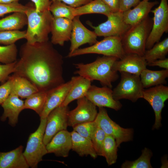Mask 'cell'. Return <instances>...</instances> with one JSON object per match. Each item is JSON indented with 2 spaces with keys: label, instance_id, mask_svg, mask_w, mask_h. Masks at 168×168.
Here are the masks:
<instances>
[{
  "label": "cell",
  "instance_id": "36",
  "mask_svg": "<svg viewBox=\"0 0 168 168\" xmlns=\"http://www.w3.org/2000/svg\"><path fill=\"white\" fill-rule=\"evenodd\" d=\"M97 127L94 121L78 124L74 126L73 128V130L81 136L91 140Z\"/></svg>",
  "mask_w": 168,
  "mask_h": 168
},
{
  "label": "cell",
  "instance_id": "23",
  "mask_svg": "<svg viewBox=\"0 0 168 168\" xmlns=\"http://www.w3.org/2000/svg\"><path fill=\"white\" fill-rule=\"evenodd\" d=\"M73 83L64 101L60 105L68 106L74 100L84 97L91 85V81L82 76L73 77Z\"/></svg>",
  "mask_w": 168,
  "mask_h": 168
},
{
  "label": "cell",
  "instance_id": "43",
  "mask_svg": "<svg viewBox=\"0 0 168 168\" xmlns=\"http://www.w3.org/2000/svg\"><path fill=\"white\" fill-rule=\"evenodd\" d=\"M61 1L73 8H76L85 5L92 0H52Z\"/></svg>",
  "mask_w": 168,
  "mask_h": 168
},
{
  "label": "cell",
  "instance_id": "29",
  "mask_svg": "<svg viewBox=\"0 0 168 168\" xmlns=\"http://www.w3.org/2000/svg\"><path fill=\"white\" fill-rule=\"evenodd\" d=\"M168 53V38L155 43L150 49L146 50L143 56L147 63L166 58Z\"/></svg>",
  "mask_w": 168,
  "mask_h": 168
},
{
  "label": "cell",
  "instance_id": "44",
  "mask_svg": "<svg viewBox=\"0 0 168 168\" xmlns=\"http://www.w3.org/2000/svg\"><path fill=\"white\" fill-rule=\"evenodd\" d=\"M112 12L119 11V0H101Z\"/></svg>",
  "mask_w": 168,
  "mask_h": 168
},
{
  "label": "cell",
  "instance_id": "11",
  "mask_svg": "<svg viewBox=\"0 0 168 168\" xmlns=\"http://www.w3.org/2000/svg\"><path fill=\"white\" fill-rule=\"evenodd\" d=\"M142 98L149 103L154 112L155 121L152 129H158L161 125L162 110L168 99V87L161 85L144 89Z\"/></svg>",
  "mask_w": 168,
  "mask_h": 168
},
{
  "label": "cell",
  "instance_id": "31",
  "mask_svg": "<svg viewBox=\"0 0 168 168\" xmlns=\"http://www.w3.org/2000/svg\"><path fill=\"white\" fill-rule=\"evenodd\" d=\"M117 151L118 147L114 138L106 135L103 146L102 154L109 166L114 164L116 162Z\"/></svg>",
  "mask_w": 168,
  "mask_h": 168
},
{
  "label": "cell",
  "instance_id": "21",
  "mask_svg": "<svg viewBox=\"0 0 168 168\" xmlns=\"http://www.w3.org/2000/svg\"><path fill=\"white\" fill-rule=\"evenodd\" d=\"M158 3L156 1H140L133 8L123 12L124 21L131 26L139 23L148 16L152 8Z\"/></svg>",
  "mask_w": 168,
  "mask_h": 168
},
{
  "label": "cell",
  "instance_id": "22",
  "mask_svg": "<svg viewBox=\"0 0 168 168\" xmlns=\"http://www.w3.org/2000/svg\"><path fill=\"white\" fill-rule=\"evenodd\" d=\"M22 145L12 151L0 152V168H28Z\"/></svg>",
  "mask_w": 168,
  "mask_h": 168
},
{
  "label": "cell",
  "instance_id": "10",
  "mask_svg": "<svg viewBox=\"0 0 168 168\" xmlns=\"http://www.w3.org/2000/svg\"><path fill=\"white\" fill-rule=\"evenodd\" d=\"M107 20L97 26L89 22L88 25L94 30L97 36H117L121 37L131 27L124 21L123 12L119 11L112 12Z\"/></svg>",
  "mask_w": 168,
  "mask_h": 168
},
{
  "label": "cell",
  "instance_id": "5",
  "mask_svg": "<svg viewBox=\"0 0 168 168\" xmlns=\"http://www.w3.org/2000/svg\"><path fill=\"white\" fill-rule=\"evenodd\" d=\"M46 120V118L40 119L37 129L29 135L23 152V155L29 167L32 168H37L38 163L42 160L43 156L48 154L44 142Z\"/></svg>",
  "mask_w": 168,
  "mask_h": 168
},
{
  "label": "cell",
  "instance_id": "9",
  "mask_svg": "<svg viewBox=\"0 0 168 168\" xmlns=\"http://www.w3.org/2000/svg\"><path fill=\"white\" fill-rule=\"evenodd\" d=\"M153 14L152 27L147 39L146 49L151 48L160 41L163 34L168 31L167 0H161L159 5L151 11Z\"/></svg>",
  "mask_w": 168,
  "mask_h": 168
},
{
  "label": "cell",
  "instance_id": "24",
  "mask_svg": "<svg viewBox=\"0 0 168 168\" xmlns=\"http://www.w3.org/2000/svg\"><path fill=\"white\" fill-rule=\"evenodd\" d=\"M72 150L79 156H90L93 159L97 156L91 140L84 138L73 130L71 132Z\"/></svg>",
  "mask_w": 168,
  "mask_h": 168
},
{
  "label": "cell",
  "instance_id": "20",
  "mask_svg": "<svg viewBox=\"0 0 168 168\" xmlns=\"http://www.w3.org/2000/svg\"><path fill=\"white\" fill-rule=\"evenodd\" d=\"M24 101L18 96L10 94L1 105L3 109L1 121L4 122L8 119L9 124L15 126L18 122L20 113L24 110Z\"/></svg>",
  "mask_w": 168,
  "mask_h": 168
},
{
  "label": "cell",
  "instance_id": "12",
  "mask_svg": "<svg viewBox=\"0 0 168 168\" xmlns=\"http://www.w3.org/2000/svg\"><path fill=\"white\" fill-rule=\"evenodd\" d=\"M68 106H60L54 109L49 114L44 137V144L47 145L58 132L66 130L68 125Z\"/></svg>",
  "mask_w": 168,
  "mask_h": 168
},
{
  "label": "cell",
  "instance_id": "17",
  "mask_svg": "<svg viewBox=\"0 0 168 168\" xmlns=\"http://www.w3.org/2000/svg\"><path fill=\"white\" fill-rule=\"evenodd\" d=\"M147 62L143 56L126 54L115 61L113 68L117 72H125L140 76L142 71L147 68Z\"/></svg>",
  "mask_w": 168,
  "mask_h": 168
},
{
  "label": "cell",
  "instance_id": "26",
  "mask_svg": "<svg viewBox=\"0 0 168 168\" xmlns=\"http://www.w3.org/2000/svg\"><path fill=\"white\" fill-rule=\"evenodd\" d=\"M143 87L149 88L166 84L168 77V69L153 71L147 68L143 70L140 75Z\"/></svg>",
  "mask_w": 168,
  "mask_h": 168
},
{
  "label": "cell",
  "instance_id": "4",
  "mask_svg": "<svg viewBox=\"0 0 168 168\" xmlns=\"http://www.w3.org/2000/svg\"><path fill=\"white\" fill-rule=\"evenodd\" d=\"M152 24V21L148 16L131 26L121 38L122 47L126 54H133L143 56Z\"/></svg>",
  "mask_w": 168,
  "mask_h": 168
},
{
  "label": "cell",
  "instance_id": "7",
  "mask_svg": "<svg viewBox=\"0 0 168 168\" xmlns=\"http://www.w3.org/2000/svg\"><path fill=\"white\" fill-rule=\"evenodd\" d=\"M120 72V81L113 90L114 99L117 100L128 99L134 102L142 98L144 89L140 76L125 72Z\"/></svg>",
  "mask_w": 168,
  "mask_h": 168
},
{
  "label": "cell",
  "instance_id": "27",
  "mask_svg": "<svg viewBox=\"0 0 168 168\" xmlns=\"http://www.w3.org/2000/svg\"><path fill=\"white\" fill-rule=\"evenodd\" d=\"M27 23V17L25 12H14L7 16L0 19V31L19 30Z\"/></svg>",
  "mask_w": 168,
  "mask_h": 168
},
{
  "label": "cell",
  "instance_id": "28",
  "mask_svg": "<svg viewBox=\"0 0 168 168\" xmlns=\"http://www.w3.org/2000/svg\"><path fill=\"white\" fill-rule=\"evenodd\" d=\"M112 12L101 0H92L80 7L74 8L75 16L89 14H100L108 16Z\"/></svg>",
  "mask_w": 168,
  "mask_h": 168
},
{
  "label": "cell",
  "instance_id": "35",
  "mask_svg": "<svg viewBox=\"0 0 168 168\" xmlns=\"http://www.w3.org/2000/svg\"><path fill=\"white\" fill-rule=\"evenodd\" d=\"M17 49L15 44L0 46V63L8 64L17 60Z\"/></svg>",
  "mask_w": 168,
  "mask_h": 168
},
{
  "label": "cell",
  "instance_id": "13",
  "mask_svg": "<svg viewBox=\"0 0 168 168\" xmlns=\"http://www.w3.org/2000/svg\"><path fill=\"white\" fill-rule=\"evenodd\" d=\"M77 106L68 114V125L73 127L78 124L94 121L98 112L96 106L85 97L77 100Z\"/></svg>",
  "mask_w": 168,
  "mask_h": 168
},
{
  "label": "cell",
  "instance_id": "15",
  "mask_svg": "<svg viewBox=\"0 0 168 168\" xmlns=\"http://www.w3.org/2000/svg\"><path fill=\"white\" fill-rule=\"evenodd\" d=\"M72 25L69 55L79 49L81 45L88 44L92 45L98 41L97 35L94 31L86 28L81 21L80 16H76L72 20Z\"/></svg>",
  "mask_w": 168,
  "mask_h": 168
},
{
  "label": "cell",
  "instance_id": "42",
  "mask_svg": "<svg viewBox=\"0 0 168 168\" xmlns=\"http://www.w3.org/2000/svg\"><path fill=\"white\" fill-rule=\"evenodd\" d=\"M35 5L37 12H43L49 10L52 1L50 0H30Z\"/></svg>",
  "mask_w": 168,
  "mask_h": 168
},
{
  "label": "cell",
  "instance_id": "33",
  "mask_svg": "<svg viewBox=\"0 0 168 168\" xmlns=\"http://www.w3.org/2000/svg\"><path fill=\"white\" fill-rule=\"evenodd\" d=\"M152 155L151 151L145 147L141 156L134 161H126L121 165L122 168H151L150 159Z\"/></svg>",
  "mask_w": 168,
  "mask_h": 168
},
{
  "label": "cell",
  "instance_id": "18",
  "mask_svg": "<svg viewBox=\"0 0 168 168\" xmlns=\"http://www.w3.org/2000/svg\"><path fill=\"white\" fill-rule=\"evenodd\" d=\"M46 147L48 153H54L57 157H67L72 148L71 132L67 129L58 132Z\"/></svg>",
  "mask_w": 168,
  "mask_h": 168
},
{
  "label": "cell",
  "instance_id": "1",
  "mask_svg": "<svg viewBox=\"0 0 168 168\" xmlns=\"http://www.w3.org/2000/svg\"><path fill=\"white\" fill-rule=\"evenodd\" d=\"M14 74L24 77L39 91L47 92L65 82L62 56L49 40L21 47Z\"/></svg>",
  "mask_w": 168,
  "mask_h": 168
},
{
  "label": "cell",
  "instance_id": "47",
  "mask_svg": "<svg viewBox=\"0 0 168 168\" xmlns=\"http://www.w3.org/2000/svg\"><path fill=\"white\" fill-rule=\"evenodd\" d=\"M143 1H149V0H143Z\"/></svg>",
  "mask_w": 168,
  "mask_h": 168
},
{
  "label": "cell",
  "instance_id": "45",
  "mask_svg": "<svg viewBox=\"0 0 168 168\" xmlns=\"http://www.w3.org/2000/svg\"><path fill=\"white\" fill-rule=\"evenodd\" d=\"M147 65L150 66H158L165 69H168V58L156 60L153 62L147 63Z\"/></svg>",
  "mask_w": 168,
  "mask_h": 168
},
{
  "label": "cell",
  "instance_id": "16",
  "mask_svg": "<svg viewBox=\"0 0 168 168\" xmlns=\"http://www.w3.org/2000/svg\"><path fill=\"white\" fill-rule=\"evenodd\" d=\"M73 81L72 77L70 81L46 92L45 103L40 116V119L46 118L52 111L62 104L72 87Z\"/></svg>",
  "mask_w": 168,
  "mask_h": 168
},
{
  "label": "cell",
  "instance_id": "37",
  "mask_svg": "<svg viewBox=\"0 0 168 168\" xmlns=\"http://www.w3.org/2000/svg\"><path fill=\"white\" fill-rule=\"evenodd\" d=\"M106 134L98 126L91 139L93 147L97 156H103L102 148Z\"/></svg>",
  "mask_w": 168,
  "mask_h": 168
},
{
  "label": "cell",
  "instance_id": "38",
  "mask_svg": "<svg viewBox=\"0 0 168 168\" xmlns=\"http://www.w3.org/2000/svg\"><path fill=\"white\" fill-rule=\"evenodd\" d=\"M28 6L23 5L18 2L8 4L0 3V16L6 14L15 12H25Z\"/></svg>",
  "mask_w": 168,
  "mask_h": 168
},
{
  "label": "cell",
  "instance_id": "2",
  "mask_svg": "<svg viewBox=\"0 0 168 168\" xmlns=\"http://www.w3.org/2000/svg\"><path fill=\"white\" fill-rule=\"evenodd\" d=\"M118 59L115 57L103 56L90 63L74 64L77 69L74 73L91 82L98 81L103 86L112 88V83L119 77L117 72L113 68L114 63Z\"/></svg>",
  "mask_w": 168,
  "mask_h": 168
},
{
  "label": "cell",
  "instance_id": "25",
  "mask_svg": "<svg viewBox=\"0 0 168 168\" xmlns=\"http://www.w3.org/2000/svg\"><path fill=\"white\" fill-rule=\"evenodd\" d=\"M10 94L26 98L39 91L37 88L26 78L13 74Z\"/></svg>",
  "mask_w": 168,
  "mask_h": 168
},
{
  "label": "cell",
  "instance_id": "34",
  "mask_svg": "<svg viewBox=\"0 0 168 168\" xmlns=\"http://www.w3.org/2000/svg\"><path fill=\"white\" fill-rule=\"evenodd\" d=\"M26 30L0 31V44L6 45L14 44L18 40L25 39Z\"/></svg>",
  "mask_w": 168,
  "mask_h": 168
},
{
  "label": "cell",
  "instance_id": "8",
  "mask_svg": "<svg viewBox=\"0 0 168 168\" xmlns=\"http://www.w3.org/2000/svg\"><path fill=\"white\" fill-rule=\"evenodd\" d=\"M95 121L97 126L106 135H110L114 138L118 147H120L121 143L133 139V129L122 128L113 121L104 107H99V111Z\"/></svg>",
  "mask_w": 168,
  "mask_h": 168
},
{
  "label": "cell",
  "instance_id": "41",
  "mask_svg": "<svg viewBox=\"0 0 168 168\" xmlns=\"http://www.w3.org/2000/svg\"><path fill=\"white\" fill-rule=\"evenodd\" d=\"M140 0H119V11L123 12L137 6Z\"/></svg>",
  "mask_w": 168,
  "mask_h": 168
},
{
  "label": "cell",
  "instance_id": "32",
  "mask_svg": "<svg viewBox=\"0 0 168 168\" xmlns=\"http://www.w3.org/2000/svg\"><path fill=\"white\" fill-rule=\"evenodd\" d=\"M74 10V8L58 0L52 1L49 8L54 17L64 18L71 20L75 16Z\"/></svg>",
  "mask_w": 168,
  "mask_h": 168
},
{
  "label": "cell",
  "instance_id": "19",
  "mask_svg": "<svg viewBox=\"0 0 168 168\" xmlns=\"http://www.w3.org/2000/svg\"><path fill=\"white\" fill-rule=\"evenodd\" d=\"M72 20L64 18L54 17L51 32V42L63 46L70 40L72 29Z\"/></svg>",
  "mask_w": 168,
  "mask_h": 168
},
{
  "label": "cell",
  "instance_id": "30",
  "mask_svg": "<svg viewBox=\"0 0 168 168\" xmlns=\"http://www.w3.org/2000/svg\"><path fill=\"white\" fill-rule=\"evenodd\" d=\"M47 93L38 91L26 98L24 103V109H30L35 111L40 116L45 103Z\"/></svg>",
  "mask_w": 168,
  "mask_h": 168
},
{
  "label": "cell",
  "instance_id": "14",
  "mask_svg": "<svg viewBox=\"0 0 168 168\" xmlns=\"http://www.w3.org/2000/svg\"><path fill=\"white\" fill-rule=\"evenodd\" d=\"M85 97L98 107H107L118 111L122 106L119 100L114 99L111 88L106 86L100 87L91 85Z\"/></svg>",
  "mask_w": 168,
  "mask_h": 168
},
{
  "label": "cell",
  "instance_id": "3",
  "mask_svg": "<svg viewBox=\"0 0 168 168\" xmlns=\"http://www.w3.org/2000/svg\"><path fill=\"white\" fill-rule=\"evenodd\" d=\"M25 13L27 20L25 37L26 43L33 44L48 41L54 18L50 12L48 10L37 12L35 6H28Z\"/></svg>",
  "mask_w": 168,
  "mask_h": 168
},
{
  "label": "cell",
  "instance_id": "40",
  "mask_svg": "<svg viewBox=\"0 0 168 168\" xmlns=\"http://www.w3.org/2000/svg\"><path fill=\"white\" fill-rule=\"evenodd\" d=\"M16 61L6 64L0 63V82H4L10 74L14 72Z\"/></svg>",
  "mask_w": 168,
  "mask_h": 168
},
{
  "label": "cell",
  "instance_id": "39",
  "mask_svg": "<svg viewBox=\"0 0 168 168\" xmlns=\"http://www.w3.org/2000/svg\"><path fill=\"white\" fill-rule=\"evenodd\" d=\"M13 77H8L6 82L0 86V105H1L10 94Z\"/></svg>",
  "mask_w": 168,
  "mask_h": 168
},
{
  "label": "cell",
  "instance_id": "46",
  "mask_svg": "<svg viewBox=\"0 0 168 168\" xmlns=\"http://www.w3.org/2000/svg\"><path fill=\"white\" fill-rule=\"evenodd\" d=\"M20 0H0V3L8 4L14 2H18Z\"/></svg>",
  "mask_w": 168,
  "mask_h": 168
},
{
  "label": "cell",
  "instance_id": "6",
  "mask_svg": "<svg viewBox=\"0 0 168 168\" xmlns=\"http://www.w3.org/2000/svg\"><path fill=\"white\" fill-rule=\"evenodd\" d=\"M88 54H97L104 56L115 57L119 59L125 55L124 50L121 37L117 36L105 37L102 40L98 41L91 46L78 49L71 54L70 58Z\"/></svg>",
  "mask_w": 168,
  "mask_h": 168
}]
</instances>
